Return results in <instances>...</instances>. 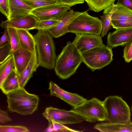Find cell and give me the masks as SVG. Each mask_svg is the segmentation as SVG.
Returning a JSON list of instances; mask_svg holds the SVG:
<instances>
[{
    "label": "cell",
    "mask_w": 132,
    "mask_h": 132,
    "mask_svg": "<svg viewBox=\"0 0 132 132\" xmlns=\"http://www.w3.org/2000/svg\"><path fill=\"white\" fill-rule=\"evenodd\" d=\"M82 62L81 53L73 42L68 41L57 57L54 69L60 78L66 79L75 73Z\"/></svg>",
    "instance_id": "6da1fadb"
},
{
    "label": "cell",
    "mask_w": 132,
    "mask_h": 132,
    "mask_svg": "<svg viewBox=\"0 0 132 132\" xmlns=\"http://www.w3.org/2000/svg\"><path fill=\"white\" fill-rule=\"evenodd\" d=\"M6 95L8 110L10 112L26 116L32 114L38 108V97L29 93L24 88H21Z\"/></svg>",
    "instance_id": "7a4b0ae2"
},
{
    "label": "cell",
    "mask_w": 132,
    "mask_h": 132,
    "mask_svg": "<svg viewBox=\"0 0 132 132\" xmlns=\"http://www.w3.org/2000/svg\"><path fill=\"white\" fill-rule=\"evenodd\" d=\"M34 36L39 66L52 70L57 57L52 37L48 31L43 30H38Z\"/></svg>",
    "instance_id": "3957f363"
},
{
    "label": "cell",
    "mask_w": 132,
    "mask_h": 132,
    "mask_svg": "<svg viewBox=\"0 0 132 132\" xmlns=\"http://www.w3.org/2000/svg\"><path fill=\"white\" fill-rule=\"evenodd\" d=\"M103 102L106 113V121L108 122L125 123L131 121L130 108L121 97L110 96Z\"/></svg>",
    "instance_id": "277c9868"
},
{
    "label": "cell",
    "mask_w": 132,
    "mask_h": 132,
    "mask_svg": "<svg viewBox=\"0 0 132 132\" xmlns=\"http://www.w3.org/2000/svg\"><path fill=\"white\" fill-rule=\"evenodd\" d=\"M84 62L92 71L101 69L113 60L112 48L105 45L81 53Z\"/></svg>",
    "instance_id": "5b68a950"
},
{
    "label": "cell",
    "mask_w": 132,
    "mask_h": 132,
    "mask_svg": "<svg viewBox=\"0 0 132 132\" xmlns=\"http://www.w3.org/2000/svg\"><path fill=\"white\" fill-rule=\"evenodd\" d=\"M89 10L84 11L72 22L68 27V32L98 35L101 34L102 29L101 21L97 17L89 15L88 12Z\"/></svg>",
    "instance_id": "8992f818"
},
{
    "label": "cell",
    "mask_w": 132,
    "mask_h": 132,
    "mask_svg": "<svg viewBox=\"0 0 132 132\" xmlns=\"http://www.w3.org/2000/svg\"><path fill=\"white\" fill-rule=\"evenodd\" d=\"M71 110L84 117L86 121L95 122L106 121L107 114L103 101L96 98L85 101Z\"/></svg>",
    "instance_id": "52a82bcc"
},
{
    "label": "cell",
    "mask_w": 132,
    "mask_h": 132,
    "mask_svg": "<svg viewBox=\"0 0 132 132\" xmlns=\"http://www.w3.org/2000/svg\"><path fill=\"white\" fill-rule=\"evenodd\" d=\"M48 121L52 120L63 124H71L86 121V119L72 110L67 111L52 107L47 108L42 114Z\"/></svg>",
    "instance_id": "ba28073f"
},
{
    "label": "cell",
    "mask_w": 132,
    "mask_h": 132,
    "mask_svg": "<svg viewBox=\"0 0 132 132\" xmlns=\"http://www.w3.org/2000/svg\"><path fill=\"white\" fill-rule=\"evenodd\" d=\"M70 7L58 3L39 7L32 10L30 13L39 20L59 19Z\"/></svg>",
    "instance_id": "9c48e42d"
},
{
    "label": "cell",
    "mask_w": 132,
    "mask_h": 132,
    "mask_svg": "<svg viewBox=\"0 0 132 132\" xmlns=\"http://www.w3.org/2000/svg\"><path fill=\"white\" fill-rule=\"evenodd\" d=\"M75 34L76 37L73 42L80 53L105 45L100 35L86 33Z\"/></svg>",
    "instance_id": "30bf717a"
},
{
    "label": "cell",
    "mask_w": 132,
    "mask_h": 132,
    "mask_svg": "<svg viewBox=\"0 0 132 132\" xmlns=\"http://www.w3.org/2000/svg\"><path fill=\"white\" fill-rule=\"evenodd\" d=\"M48 89L51 96L60 98L73 107L80 105L87 100L77 94L64 90L52 81L49 83Z\"/></svg>",
    "instance_id": "8fae6325"
},
{
    "label": "cell",
    "mask_w": 132,
    "mask_h": 132,
    "mask_svg": "<svg viewBox=\"0 0 132 132\" xmlns=\"http://www.w3.org/2000/svg\"><path fill=\"white\" fill-rule=\"evenodd\" d=\"M84 12L75 11L70 9L60 18V21L55 26L45 31L48 32L51 36L55 38L60 37L68 32V27L72 22Z\"/></svg>",
    "instance_id": "7c38bea8"
},
{
    "label": "cell",
    "mask_w": 132,
    "mask_h": 132,
    "mask_svg": "<svg viewBox=\"0 0 132 132\" xmlns=\"http://www.w3.org/2000/svg\"><path fill=\"white\" fill-rule=\"evenodd\" d=\"M39 21L35 16L30 14L20 18L2 21L0 26L2 29L11 27L29 30L36 29Z\"/></svg>",
    "instance_id": "4fadbf2b"
},
{
    "label": "cell",
    "mask_w": 132,
    "mask_h": 132,
    "mask_svg": "<svg viewBox=\"0 0 132 132\" xmlns=\"http://www.w3.org/2000/svg\"><path fill=\"white\" fill-rule=\"evenodd\" d=\"M132 41V28H119L109 32L107 37V46L111 48L126 45Z\"/></svg>",
    "instance_id": "5bb4252c"
},
{
    "label": "cell",
    "mask_w": 132,
    "mask_h": 132,
    "mask_svg": "<svg viewBox=\"0 0 132 132\" xmlns=\"http://www.w3.org/2000/svg\"><path fill=\"white\" fill-rule=\"evenodd\" d=\"M31 54L32 53L24 50L21 45L18 49L12 52L14 69L18 76L21 73L28 64Z\"/></svg>",
    "instance_id": "9a60e30c"
},
{
    "label": "cell",
    "mask_w": 132,
    "mask_h": 132,
    "mask_svg": "<svg viewBox=\"0 0 132 132\" xmlns=\"http://www.w3.org/2000/svg\"><path fill=\"white\" fill-rule=\"evenodd\" d=\"M39 66L36 48L32 53L31 57L28 64L21 73L18 76L21 88H24L32 76L33 73L36 71Z\"/></svg>",
    "instance_id": "2e32d148"
},
{
    "label": "cell",
    "mask_w": 132,
    "mask_h": 132,
    "mask_svg": "<svg viewBox=\"0 0 132 132\" xmlns=\"http://www.w3.org/2000/svg\"><path fill=\"white\" fill-rule=\"evenodd\" d=\"M10 16L8 19L22 18L30 14L32 9L21 0H9Z\"/></svg>",
    "instance_id": "e0dca14e"
},
{
    "label": "cell",
    "mask_w": 132,
    "mask_h": 132,
    "mask_svg": "<svg viewBox=\"0 0 132 132\" xmlns=\"http://www.w3.org/2000/svg\"><path fill=\"white\" fill-rule=\"evenodd\" d=\"M94 128L101 132H131L132 122L125 123L102 122L96 124Z\"/></svg>",
    "instance_id": "ac0fdd59"
},
{
    "label": "cell",
    "mask_w": 132,
    "mask_h": 132,
    "mask_svg": "<svg viewBox=\"0 0 132 132\" xmlns=\"http://www.w3.org/2000/svg\"><path fill=\"white\" fill-rule=\"evenodd\" d=\"M0 88L3 93L6 95L21 88L18 75L14 68Z\"/></svg>",
    "instance_id": "d6986e66"
},
{
    "label": "cell",
    "mask_w": 132,
    "mask_h": 132,
    "mask_svg": "<svg viewBox=\"0 0 132 132\" xmlns=\"http://www.w3.org/2000/svg\"><path fill=\"white\" fill-rule=\"evenodd\" d=\"M17 30L20 45L24 50L32 53L36 48L34 36L29 32V30L23 29H17Z\"/></svg>",
    "instance_id": "ffe728a7"
},
{
    "label": "cell",
    "mask_w": 132,
    "mask_h": 132,
    "mask_svg": "<svg viewBox=\"0 0 132 132\" xmlns=\"http://www.w3.org/2000/svg\"><path fill=\"white\" fill-rule=\"evenodd\" d=\"M116 10L115 4L111 5L104 10L103 14L100 16L102 24L101 36L103 37L107 34L111 27V17Z\"/></svg>",
    "instance_id": "44dd1931"
},
{
    "label": "cell",
    "mask_w": 132,
    "mask_h": 132,
    "mask_svg": "<svg viewBox=\"0 0 132 132\" xmlns=\"http://www.w3.org/2000/svg\"><path fill=\"white\" fill-rule=\"evenodd\" d=\"M116 10L112 20H132V10L120 4H115Z\"/></svg>",
    "instance_id": "7402d4cb"
},
{
    "label": "cell",
    "mask_w": 132,
    "mask_h": 132,
    "mask_svg": "<svg viewBox=\"0 0 132 132\" xmlns=\"http://www.w3.org/2000/svg\"><path fill=\"white\" fill-rule=\"evenodd\" d=\"M14 68V62L12 56L0 63V87Z\"/></svg>",
    "instance_id": "603a6c76"
},
{
    "label": "cell",
    "mask_w": 132,
    "mask_h": 132,
    "mask_svg": "<svg viewBox=\"0 0 132 132\" xmlns=\"http://www.w3.org/2000/svg\"><path fill=\"white\" fill-rule=\"evenodd\" d=\"M116 0H87V2L89 10L96 12L104 10L114 4Z\"/></svg>",
    "instance_id": "cb8c5ba5"
},
{
    "label": "cell",
    "mask_w": 132,
    "mask_h": 132,
    "mask_svg": "<svg viewBox=\"0 0 132 132\" xmlns=\"http://www.w3.org/2000/svg\"><path fill=\"white\" fill-rule=\"evenodd\" d=\"M48 126L45 130L46 132H81L70 128L61 123L54 121L49 120Z\"/></svg>",
    "instance_id": "d4e9b609"
},
{
    "label": "cell",
    "mask_w": 132,
    "mask_h": 132,
    "mask_svg": "<svg viewBox=\"0 0 132 132\" xmlns=\"http://www.w3.org/2000/svg\"><path fill=\"white\" fill-rule=\"evenodd\" d=\"M6 29L9 36L12 52L18 49L20 46L19 37L17 29L11 27Z\"/></svg>",
    "instance_id": "484cf974"
},
{
    "label": "cell",
    "mask_w": 132,
    "mask_h": 132,
    "mask_svg": "<svg viewBox=\"0 0 132 132\" xmlns=\"http://www.w3.org/2000/svg\"><path fill=\"white\" fill-rule=\"evenodd\" d=\"M21 0L30 7L32 10L48 5L60 3L58 0Z\"/></svg>",
    "instance_id": "4316f807"
},
{
    "label": "cell",
    "mask_w": 132,
    "mask_h": 132,
    "mask_svg": "<svg viewBox=\"0 0 132 132\" xmlns=\"http://www.w3.org/2000/svg\"><path fill=\"white\" fill-rule=\"evenodd\" d=\"M60 21V18L39 20L36 29L38 30H46L55 26Z\"/></svg>",
    "instance_id": "83f0119b"
},
{
    "label": "cell",
    "mask_w": 132,
    "mask_h": 132,
    "mask_svg": "<svg viewBox=\"0 0 132 132\" xmlns=\"http://www.w3.org/2000/svg\"><path fill=\"white\" fill-rule=\"evenodd\" d=\"M12 55L11 46L10 42H7L0 47V63Z\"/></svg>",
    "instance_id": "f1b7e54d"
},
{
    "label": "cell",
    "mask_w": 132,
    "mask_h": 132,
    "mask_svg": "<svg viewBox=\"0 0 132 132\" xmlns=\"http://www.w3.org/2000/svg\"><path fill=\"white\" fill-rule=\"evenodd\" d=\"M111 25L116 29L132 28V20L111 19Z\"/></svg>",
    "instance_id": "f546056e"
},
{
    "label": "cell",
    "mask_w": 132,
    "mask_h": 132,
    "mask_svg": "<svg viewBox=\"0 0 132 132\" xmlns=\"http://www.w3.org/2000/svg\"><path fill=\"white\" fill-rule=\"evenodd\" d=\"M29 130L26 127L19 126H0V132H27Z\"/></svg>",
    "instance_id": "4dcf8cb0"
},
{
    "label": "cell",
    "mask_w": 132,
    "mask_h": 132,
    "mask_svg": "<svg viewBox=\"0 0 132 132\" xmlns=\"http://www.w3.org/2000/svg\"><path fill=\"white\" fill-rule=\"evenodd\" d=\"M123 52V57L125 61L130 62L132 60V41L125 45Z\"/></svg>",
    "instance_id": "1f68e13d"
},
{
    "label": "cell",
    "mask_w": 132,
    "mask_h": 132,
    "mask_svg": "<svg viewBox=\"0 0 132 132\" xmlns=\"http://www.w3.org/2000/svg\"><path fill=\"white\" fill-rule=\"evenodd\" d=\"M0 11L9 19L10 16L9 0H0Z\"/></svg>",
    "instance_id": "d6a6232c"
},
{
    "label": "cell",
    "mask_w": 132,
    "mask_h": 132,
    "mask_svg": "<svg viewBox=\"0 0 132 132\" xmlns=\"http://www.w3.org/2000/svg\"><path fill=\"white\" fill-rule=\"evenodd\" d=\"M59 2L63 4L71 7L78 4L84 3V0H58Z\"/></svg>",
    "instance_id": "836d02e7"
},
{
    "label": "cell",
    "mask_w": 132,
    "mask_h": 132,
    "mask_svg": "<svg viewBox=\"0 0 132 132\" xmlns=\"http://www.w3.org/2000/svg\"><path fill=\"white\" fill-rule=\"evenodd\" d=\"M12 121V119L9 117L7 112L6 111L0 110V122L2 123Z\"/></svg>",
    "instance_id": "e575fe53"
},
{
    "label": "cell",
    "mask_w": 132,
    "mask_h": 132,
    "mask_svg": "<svg viewBox=\"0 0 132 132\" xmlns=\"http://www.w3.org/2000/svg\"><path fill=\"white\" fill-rule=\"evenodd\" d=\"M7 42H10V39L7 30L6 29H5L3 34L1 38L0 47L3 46Z\"/></svg>",
    "instance_id": "d590c367"
},
{
    "label": "cell",
    "mask_w": 132,
    "mask_h": 132,
    "mask_svg": "<svg viewBox=\"0 0 132 132\" xmlns=\"http://www.w3.org/2000/svg\"><path fill=\"white\" fill-rule=\"evenodd\" d=\"M117 3L122 5L132 10V0H118Z\"/></svg>",
    "instance_id": "8d00e7d4"
},
{
    "label": "cell",
    "mask_w": 132,
    "mask_h": 132,
    "mask_svg": "<svg viewBox=\"0 0 132 132\" xmlns=\"http://www.w3.org/2000/svg\"><path fill=\"white\" fill-rule=\"evenodd\" d=\"M84 0V1H86V2H87V0Z\"/></svg>",
    "instance_id": "74e56055"
},
{
    "label": "cell",
    "mask_w": 132,
    "mask_h": 132,
    "mask_svg": "<svg viewBox=\"0 0 132 132\" xmlns=\"http://www.w3.org/2000/svg\"><path fill=\"white\" fill-rule=\"evenodd\" d=\"M131 111H132V107H131Z\"/></svg>",
    "instance_id": "f35d334b"
}]
</instances>
